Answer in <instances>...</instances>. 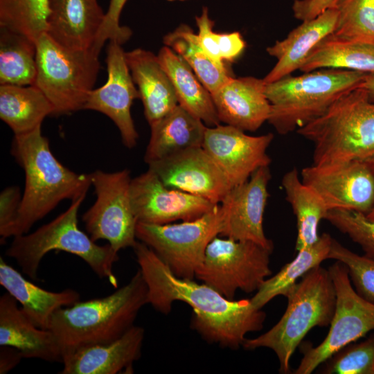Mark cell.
Masks as SVG:
<instances>
[{
	"mask_svg": "<svg viewBox=\"0 0 374 374\" xmlns=\"http://www.w3.org/2000/svg\"><path fill=\"white\" fill-rule=\"evenodd\" d=\"M148 287V302L167 314L175 301L193 309L190 327L209 344L237 350L249 332L262 329L266 314L250 299L229 300L208 285L175 276L145 244L132 248Z\"/></svg>",
	"mask_w": 374,
	"mask_h": 374,
	"instance_id": "cell-1",
	"label": "cell"
},
{
	"mask_svg": "<svg viewBox=\"0 0 374 374\" xmlns=\"http://www.w3.org/2000/svg\"><path fill=\"white\" fill-rule=\"evenodd\" d=\"M41 127L14 135L10 152L25 173L22 194L12 237L29 232L64 199L87 195L91 185L90 174H78L62 165L50 149Z\"/></svg>",
	"mask_w": 374,
	"mask_h": 374,
	"instance_id": "cell-2",
	"label": "cell"
},
{
	"mask_svg": "<svg viewBox=\"0 0 374 374\" xmlns=\"http://www.w3.org/2000/svg\"><path fill=\"white\" fill-rule=\"evenodd\" d=\"M148 302V287L139 269L111 294L57 310L48 330L63 355L77 348L113 341L133 326Z\"/></svg>",
	"mask_w": 374,
	"mask_h": 374,
	"instance_id": "cell-3",
	"label": "cell"
},
{
	"mask_svg": "<svg viewBox=\"0 0 374 374\" xmlns=\"http://www.w3.org/2000/svg\"><path fill=\"white\" fill-rule=\"evenodd\" d=\"M296 132L313 144L312 164L359 161L374 166V103L360 87Z\"/></svg>",
	"mask_w": 374,
	"mask_h": 374,
	"instance_id": "cell-4",
	"label": "cell"
},
{
	"mask_svg": "<svg viewBox=\"0 0 374 374\" xmlns=\"http://www.w3.org/2000/svg\"><path fill=\"white\" fill-rule=\"evenodd\" d=\"M285 297L287 306L278 323L256 338H246L242 346L246 350L267 348L273 350L280 373H290V359L312 328L330 324L336 294L328 269L319 265L310 270Z\"/></svg>",
	"mask_w": 374,
	"mask_h": 374,
	"instance_id": "cell-5",
	"label": "cell"
},
{
	"mask_svg": "<svg viewBox=\"0 0 374 374\" xmlns=\"http://www.w3.org/2000/svg\"><path fill=\"white\" fill-rule=\"evenodd\" d=\"M367 74L325 68L266 84L271 105L267 121L281 135L297 130L324 114L341 96L360 87Z\"/></svg>",
	"mask_w": 374,
	"mask_h": 374,
	"instance_id": "cell-6",
	"label": "cell"
},
{
	"mask_svg": "<svg viewBox=\"0 0 374 374\" xmlns=\"http://www.w3.org/2000/svg\"><path fill=\"white\" fill-rule=\"evenodd\" d=\"M85 197L83 195L72 200L64 212L35 231L13 237L6 256L15 259L22 272L31 280L37 279L43 258L48 252L57 250L77 256L99 278L108 280L114 287H118L113 267L119 260L118 252L109 244H97L78 227V210Z\"/></svg>",
	"mask_w": 374,
	"mask_h": 374,
	"instance_id": "cell-7",
	"label": "cell"
},
{
	"mask_svg": "<svg viewBox=\"0 0 374 374\" xmlns=\"http://www.w3.org/2000/svg\"><path fill=\"white\" fill-rule=\"evenodd\" d=\"M36 46L35 85L52 104L53 115L83 109L100 70V53L94 48H66L47 33L37 39Z\"/></svg>",
	"mask_w": 374,
	"mask_h": 374,
	"instance_id": "cell-8",
	"label": "cell"
},
{
	"mask_svg": "<svg viewBox=\"0 0 374 374\" xmlns=\"http://www.w3.org/2000/svg\"><path fill=\"white\" fill-rule=\"evenodd\" d=\"M271 249L249 240L215 237L195 278L229 300L238 290L256 292L272 274Z\"/></svg>",
	"mask_w": 374,
	"mask_h": 374,
	"instance_id": "cell-9",
	"label": "cell"
},
{
	"mask_svg": "<svg viewBox=\"0 0 374 374\" xmlns=\"http://www.w3.org/2000/svg\"><path fill=\"white\" fill-rule=\"evenodd\" d=\"M220 205L200 217L179 223L137 222L136 239L149 247L177 277L194 279L210 242L222 229Z\"/></svg>",
	"mask_w": 374,
	"mask_h": 374,
	"instance_id": "cell-10",
	"label": "cell"
},
{
	"mask_svg": "<svg viewBox=\"0 0 374 374\" xmlns=\"http://www.w3.org/2000/svg\"><path fill=\"white\" fill-rule=\"evenodd\" d=\"M328 271L336 294L330 329L317 346L302 344L303 357L294 372L296 374L312 373L340 349L374 331V303L362 298L354 289L346 265L336 260Z\"/></svg>",
	"mask_w": 374,
	"mask_h": 374,
	"instance_id": "cell-11",
	"label": "cell"
},
{
	"mask_svg": "<svg viewBox=\"0 0 374 374\" xmlns=\"http://www.w3.org/2000/svg\"><path fill=\"white\" fill-rule=\"evenodd\" d=\"M91 177L96 198L82 217L87 234L94 242L108 241L116 252L133 248L138 241V222L131 200L130 171L123 169L107 172L96 170Z\"/></svg>",
	"mask_w": 374,
	"mask_h": 374,
	"instance_id": "cell-12",
	"label": "cell"
},
{
	"mask_svg": "<svg viewBox=\"0 0 374 374\" xmlns=\"http://www.w3.org/2000/svg\"><path fill=\"white\" fill-rule=\"evenodd\" d=\"M302 181L317 192L328 210L345 209L368 214L374 206V166L359 161L302 169Z\"/></svg>",
	"mask_w": 374,
	"mask_h": 374,
	"instance_id": "cell-13",
	"label": "cell"
},
{
	"mask_svg": "<svg viewBox=\"0 0 374 374\" xmlns=\"http://www.w3.org/2000/svg\"><path fill=\"white\" fill-rule=\"evenodd\" d=\"M130 195L137 222L147 224L194 220L217 206L202 197L166 186L149 168L132 179Z\"/></svg>",
	"mask_w": 374,
	"mask_h": 374,
	"instance_id": "cell-14",
	"label": "cell"
},
{
	"mask_svg": "<svg viewBox=\"0 0 374 374\" xmlns=\"http://www.w3.org/2000/svg\"><path fill=\"white\" fill-rule=\"evenodd\" d=\"M121 44L110 40L107 48V79L89 94L83 109L99 112L109 117L118 129L123 145L134 148L139 134L131 114L134 100L140 98Z\"/></svg>",
	"mask_w": 374,
	"mask_h": 374,
	"instance_id": "cell-15",
	"label": "cell"
},
{
	"mask_svg": "<svg viewBox=\"0 0 374 374\" xmlns=\"http://www.w3.org/2000/svg\"><path fill=\"white\" fill-rule=\"evenodd\" d=\"M272 133L250 136L235 127L220 124L207 127L203 148L226 176L231 188L247 181L258 168L269 166L267 149Z\"/></svg>",
	"mask_w": 374,
	"mask_h": 374,
	"instance_id": "cell-16",
	"label": "cell"
},
{
	"mask_svg": "<svg viewBox=\"0 0 374 374\" xmlns=\"http://www.w3.org/2000/svg\"><path fill=\"white\" fill-rule=\"evenodd\" d=\"M271 175L269 166L256 170L245 182L231 188L220 204L222 212L221 237L249 240L274 249L263 229V216Z\"/></svg>",
	"mask_w": 374,
	"mask_h": 374,
	"instance_id": "cell-17",
	"label": "cell"
},
{
	"mask_svg": "<svg viewBox=\"0 0 374 374\" xmlns=\"http://www.w3.org/2000/svg\"><path fill=\"white\" fill-rule=\"evenodd\" d=\"M148 165L166 186L216 205L231 189L226 176L202 146L182 150Z\"/></svg>",
	"mask_w": 374,
	"mask_h": 374,
	"instance_id": "cell-18",
	"label": "cell"
},
{
	"mask_svg": "<svg viewBox=\"0 0 374 374\" xmlns=\"http://www.w3.org/2000/svg\"><path fill=\"white\" fill-rule=\"evenodd\" d=\"M265 89L263 79L231 76L211 93L220 122L244 132L256 131L271 112Z\"/></svg>",
	"mask_w": 374,
	"mask_h": 374,
	"instance_id": "cell-19",
	"label": "cell"
},
{
	"mask_svg": "<svg viewBox=\"0 0 374 374\" xmlns=\"http://www.w3.org/2000/svg\"><path fill=\"white\" fill-rule=\"evenodd\" d=\"M145 331L133 326L118 339L105 344L77 348L62 357V374H116L133 371L132 364L141 356Z\"/></svg>",
	"mask_w": 374,
	"mask_h": 374,
	"instance_id": "cell-20",
	"label": "cell"
},
{
	"mask_svg": "<svg viewBox=\"0 0 374 374\" xmlns=\"http://www.w3.org/2000/svg\"><path fill=\"white\" fill-rule=\"evenodd\" d=\"M46 33L74 50L93 48L105 13L98 0H50Z\"/></svg>",
	"mask_w": 374,
	"mask_h": 374,
	"instance_id": "cell-21",
	"label": "cell"
},
{
	"mask_svg": "<svg viewBox=\"0 0 374 374\" xmlns=\"http://www.w3.org/2000/svg\"><path fill=\"white\" fill-rule=\"evenodd\" d=\"M8 292L0 297V346L19 350L24 358L62 362L59 344L49 330L37 327Z\"/></svg>",
	"mask_w": 374,
	"mask_h": 374,
	"instance_id": "cell-22",
	"label": "cell"
},
{
	"mask_svg": "<svg viewBox=\"0 0 374 374\" xmlns=\"http://www.w3.org/2000/svg\"><path fill=\"white\" fill-rule=\"evenodd\" d=\"M337 8L326 10L316 17L302 21L287 36L267 48L277 62L263 78L266 84L278 80L299 69L311 51L335 28Z\"/></svg>",
	"mask_w": 374,
	"mask_h": 374,
	"instance_id": "cell-23",
	"label": "cell"
},
{
	"mask_svg": "<svg viewBox=\"0 0 374 374\" xmlns=\"http://www.w3.org/2000/svg\"><path fill=\"white\" fill-rule=\"evenodd\" d=\"M125 55L150 125L179 105L174 87L157 55L142 48L125 52Z\"/></svg>",
	"mask_w": 374,
	"mask_h": 374,
	"instance_id": "cell-24",
	"label": "cell"
},
{
	"mask_svg": "<svg viewBox=\"0 0 374 374\" xmlns=\"http://www.w3.org/2000/svg\"><path fill=\"white\" fill-rule=\"evenodd\" d=\"M0 285L16 301L29 319L38 328L48 330L53 314L59 309L80 301L73 289L61 292L44 290L25 278L0 257Z\"/></svg>",
	"mask_w": 374,
	"mask_h": 374,
	"instance_id": "cell-25",
	"label": "cell"
},
{
	"mask_svg": "<svg viewBox=\"0 0 374 374\" xmlns=\"http://www.w3.org/2000/svg\"><path fill=\"white\" fill-rule=\"evenodd\" d=\"M150 126V138L144 155L148 164L188 148L202 146L207 127L179 105Z\"/></svg>",
	"mask_w": 374,
	"mask_h": 374,
	"instance_id": "cell-26",
	"label": "cell"
},
{
	"mask_svg": "<svg viewBox=\"0 0 374 374\" xmlns=\"http://www.w3.org/2000/svg\"><path fill=\"white\" fill-rule=\"evenodd\" d=\"M157 57L171 80L178 104L208 127L219 125L211 93L187 63L167 46L160 49Z\"/></svg>",
	"mask_w": 374,
	"mask_h": 374,
	"instance_id": "cell-27",
	"label": "cell"
},
{
	"mask_svg": "<svg viewBox=\"0 0 374 374\" xmlns=\"http://www.w3.org/2000/svg\"><path fill=\"white\" fill-rule=\"evenodd\" d=\"M53 114L52 104L37 86H0V118L14 135L34 131Z\"/></svg>",
	"mask_w": 374,
	"mask_h": 374,
	"instance_id": "cell-28",
	"label": "cell"
},
{
	"mask_svg": "<svg viewBox=\"0 0 374 374\" xmlns=\"http://www.w3.org/2000/svg\"><path fill=\"white\" fill-rule=\"evenodd\" d=\"M286 200L296 218L297 237L296 251H299L315 243L319 236L318 226L329 211L324 201L299 177L296 168L287 171L281 180Z\"/></svg>",
	"mask_w": 374,
	"mask_h": 374,
	"instance_id": "cell-29",
	"label": "cell"
},
{
	"mask_svg": "<svg viewBox=\"0 0 374 374\" xmlns=\"http://www.w3.org/2000/svg\"><path fill=\"white\" fill-rule=\"evenodd\" d=\"M325 68L374 73V45L330 34L311 51L299 69L304 73Z\"/></svg>",
	"mask_w": 374,
	"mask_h": 374,
	"instance_id": "cell-30",
	"label": "cell"
},
{
	"mask_svg": "<svg viewBox=\"0 0 374 374\" xmlns=\"http://www.w3.org/2000/svg\"><path fill=\"white\" fill-rule=\"evenodd\" d=\"M332 239L330 234L323 233L312 245L299 251L292 261L264 281L250 299L253 305L257 309H262L276 296H286L299 278L328 259Z\"/></svg>",
	"mask_w": 374,
	"mask_h": 374,
	"instance_id": "cell-31",
	"label": "cell"
},
{
	"mask_svg": "<svg viewBox=\"0 0 374 374\" xmlns=\"http://www.w3.org/2000/svg\"><path fill=\"white\" fill-rule=\"evenodd\" d=\"M36 42L24 35L0 27L1 85H35Z\"/></svg>",
	"mask_w": 374,
	"mask_h": 374,
	"instance_id": "cell-32",
	"label": "cell"
},
{
	"mask_svg": "<svg viewBox=\"0 0 374 374\" xmlns=\"http://www.w3.org/2000/svg\"><path fill=\"white\" fill-rule=\"evenodd\" d=\"M163 43L187 63L211 93L232 76L227 68L217 65L206 53L197 34L186 24H181L166 35Z\"/></svg>",
	"mask_w": 374,
	"mask_h": 374,
	"instance_id": "cell-33",
	"label": "cell"
},
{
	"mask_svg": "<svg viewBox=\"0 0 374 374\" xmlns=\"http://www.w3.org/2000/svg\"><path fill=\"white\" fill-rule=\"evenodd\" d=\"M50 0H0V27L37 42L48 30Z\"/></svg>",
	"mask_w": 374,
	"mask_h": 374,
	"instance_id": "cell-34",
	"label": "cell"
},
{
	"mask_svg": "<svg viewBox=\"0 0 374 374\" xmlns=\"http://www.w3.org/2000/svg\"><path fill=\"white\" fill-rule=\"evenodd\" d=\"M336 8L333 36L374 45V0H340Z\"/></svg>",
	"mask_w": 374,
	"mask_h": 374,
	"instance_id": "cell-35",
	"label": "cell"
},
{
	"mask_svg": "<svg viewBox=\"0 0 374 374\" xmlns=\"http://www.w3.org/2000/svg\"><path fill=\"white\" fill-rule=\"evenodd\" d=\"M326 374H374V333L363 341L351 343L325 362Z\"/></svg>",
	"mask_w": 374,
	"mask_h": 374,
	"instance_id": "cell-36",
	"label": "cell"
},
{
	"mask_svg": "<svg viewBox=\"0 0 374 374\" xmlns=\"http://www.w3.org/2000/svg\"><path fill=\"white\" fill-rule=\"evenodd\" d=\"M328 259L344 264L356 292L366 301L374 303L373 258L354 253L333 238Z\"/></svg>",
	"mask_w": 374,
	"mask_h": 374,
	"instance_id": "cell-37",
	"label": "cell"
},
{
	"mask_svg": "<svg viewBox=\"0 0 374 374\" xmlns=\"http://www.w3.org/2000/svg\"><path fill=\"white\" fill-rule=\"evenodd\" d=\"M325 220L359 244L365 256L374 259V221L364 213L345 209L330 210Z\"/></svg>",
	"mask_w": 374,
	"mask_h": 374,
	"instance_id": "cell-38",
	"label": "cell"
},
{
	"mask_svg": "<svg viewBox=\"0 0 374 374\" xmlns=\"http://www.w3.org/2000/svg\"><path fill=\"white\" fill-rule=\"evenodd\" d=\"M127 0H110L105 19L97 37L93 48L100 52L107 40H116L122 44L132 35V30L120 25L121 11Z\"/></svg>",
	"mask_w": 374,
	"mask_h": 374,
	"instance_id": "cell-39",
	"label": "cell"
},
{
	"mask_svg": "<svg viewBox=\"0 0 374 374\" xmlns=\"http://www.w3.org/2000/svg\"><path fill=\"white\" fill-rule=\"evenodd\" d=\"M22 194L17 186H8L0 194L1 242L12 237V231L20 206Z\"/></svg>",
	"mask_w": 374,
	"mask_h": 374,
	"instance_id": "cell-40",
	"label": "cell"
},
{
	"mask_svg": "<svg viewBox=\"0 0 374 374\" xmlns=\"http://www.w3.org/2000/svg\"><path fill=\"white\" fill-rule=\"evenodd\" d=\"M195 21L201 46L217 65L226 68L220 56L217 33L213 31L214 21L210 18L207 8L202 9L201 15L195 17Z\"/></svg>",
	"mask_w": 374,
	"mask_h": 374,
	"instance_id": "cell-41",
	"label": "cell"
},
{
	"mask_svg": "<svg viewBox=\"0 0 374 374\" xmlns=\"http://www.w3.org/2000/svg\"><path fill=\"white\" fill-rule=\"evenodd\" d=\"M340 0H294V17L302 21L313 19L328 9L335 8Z\"/></svg>",
	"mask_w": 374,
	"mask_h": 374,
	"instance_id": "cell-42",
	"label": "cell"
},
{
	"mask_svg": "<svg viewBox=\"0 0 374 374\" xmlns=\"http://www.w3.org/2000/svg\"><path fill=\"white\" fill-rule=\"evenodd\" d=\"M220 56L223 62H233L243 53L245 42L239 32L217 33Z\"/></svg>",
	"mask_w": 374,
	"mask_h": 374,
	"instance_id": "cell-43",
	"label": "cell"
},
{
	"mask_svg": "<svg viewBox=\"0 0 374 374\" xmlns=\"http://www.w3.org/2000/svg\"><path fill=\"white\" fill-rule=\"evenodd\" d=\"M24 358L21 352L15 348L1 346L0 348V374L10 371L18 365Z\"/></svg>",
	"mask_w": 374,
	"mask_h": 374,
	"instance_id": "cell-44",
	"label": "cell"
},
{
	"mask_svg": "<svg viewBox=\"0 0 374 374\" xmlns=\"http://www.w3.org/2000/svg\"><path fill=\"white\" fill-rule=\"evenodd\" d=\"M360 87L367 92L369 99L374 103V73H368Z\"/></svg>",
	"mask_w": 374,
	"mask_h": 374,
	"instance_id": "cell-45",
	"label": "cell"
},
{
	"mask_svg": "<svg viewBox=\"0 0 374 374\" xmlns=\"http://www.w3.org/2000/svg\"><path fill=\"white\" fill-rule=\"evenodd\" d=\"M366 217L372 221H374V206L370 212L366 215Z\"/></svg>",
	"mask_w": 374,
	"mask_h": 374,
	"instance_id": "cell-46",
	"label": "cell"
},
{
	"mask_svg": "<svg viewBox=\"0 0 374 374\" xmlns=\"http://www.w3.org/2000/svg\"><path fill=\"white\" fill-rule=\"evenodd\" d=\"M168 1H184V0H168Z\"/></svg>",
	"mask_w": 374,
	"mask_h": 374,
	"instance_id": "cell-47",
	"label": "cell"
}]
</instances>
